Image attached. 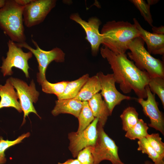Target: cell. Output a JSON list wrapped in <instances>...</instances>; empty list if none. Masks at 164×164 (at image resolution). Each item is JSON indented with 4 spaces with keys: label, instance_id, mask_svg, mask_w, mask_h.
I'll return each instance as SVG.
<instances>
[{
    "label": "cell",
    "instance_id": "1",
    "mask_svg": "<svg viewBox=\"0 0 164 164\" xmlns=\"http://www.w3.org/2000/svg\"><path fill=\"white\" fill-rule=\"evenodd\" d=\"M100 51L111 66L115 83L123 93L127 94L133 90L138 98H146L145 87L150 78L148 74L138 69L125 53L116 55L104 46Z\"/></svg>",
    "mask_w": 164,
    "mask_h": 164
},
{
    "label": "cell",
    "instance_id": "2",
    "mask_svg": "<svg viewBox=\"0 0 164 164\" xmlns=\"http://www.w3.org/2000/svg\"><path fill=\"white\" fill-rule=\"evenodd\" d=\"M102 44L116 55L125 53L129 42L140 37L134 24L123 21H109L104 25L100 33Z\"/></svg>",
    "mask_w": 164,
    "mask_h": 164
},
{
    "label": "cell",
    "instance_id": "3",
    "mask_svg": "<svg viewBox=\"0 0 164 164\" xmlns=\"http://www.w3.org/2000/svg\"><path fill=\"white\" fill-rule=\"evenodd\" d=\"M24 7L15 0H8L0 9V28L16 43H22L26 40L23 18Z\"/></svg>",
    "mask_w": 164,
    "mask_h": 164
},
{
    "label": "cell",
    "instance_id": "4",
    "mask_svg": "<svg viewBox=\"0 0 164 164\" xmlns=\"http://www.w3.org/2000/svg\"><path fill=\"white\" fill-rule=\"evenodd\" d=\"M145 42L140 37L131 41L128 45L130 52L127 55L129 59L134 62L139 70L146 71L150 77H160L164 78L163 62L152 56L146 49Z\"/></svg>",
    "mask_w": 164,
    "mask_h": 164
},
{
    "label": "cell",
    "instance_id": "5",
    "mask_svg": "<svg viewBox=\"0 0 164 164\" xmlns=\"http://www.w3.org/2000/svg\"><path fill=\"white\" fill-rule=\"evenodd\" d=\"M102 125L97 123V137L95 144L90 146L94 164H99L104 160L112 164H125L119 156L118 147L115 142L104 131Z\"/></svg>",
    "mask_w": 164,
    "mask_h": 164
},
{
    "label": "cell",
    "instance_id": "6",
    "mask_svg": "<svg viewBox=\"0 0 164 164\" xmlns=\"http://www.w3.org/2000/svg\"><path fill=\"white\" fill-rule=\"evenodd\" d=\"M32 41L36 49L32 48L26 42L21 43H16L19 46L29 50L36 57L38 64L39 71L37 75V81L40 84L46 79V70L50 63L53 61L58 63L64 62L65 54L59 48L56 47L51 50L46 51L40 48L34 40L32 39Z\"/></svg>",
    "mask_w": 164,
    "mask_h": 164
},
{
    "label": "cell",
    "instance_id": "7",
    "mask_svg": "<svg viewBox=\"0 0 164 164\" xmlns=\"http://www.w3.org/2000/svg\"><path fill=\"white\" fill-rule=\"evenodd\" d=\"M8 50L5 58L2 59L1 71L4 77L10 75L13 72V67H15L22 70L27 78H29V68L28 61L32 56L30 51L24 52L22 48L17 45L16 43L10 39L7 43Z\"/></svg>",
    "mask_w": 164,
    "mask_h": 164
},
{
    "label": "cell",
    "instance_id": "8",
    "mask_svg": "<svg viewBox=\"0 0 164 164\" xmlns=\"http://www.w3.org/2000/svg\"><path fill=\"white\" fill-rule=\"evenodd\" d=\"M10 82L17 91L19 102L24 113L22 124L25 122V118L30 113H33L40 117L35 110L33 103L38 99L39 93L36 89L35 84L32 80L29 86L24 81L19 79L11 77Z\"/></svg>",
    "mask_w": 164,
    "mask_h": 164
},
{
    "label": "cell",
    "instance_id": "9",
    "mask_svg": "<svg viewBox=\"0 0 164 164\" xmlns=\"http://www.w3.org/2000/svg\"><path fill=\"white\" fill-rule=\"evenodd\" d=\"M56 0H33L25 6L23 12L24 24L30 28L43 22L55 6Z\"/></svg>",
    "mask_w": 164,
    "mask_h": 164
},
{
    "label": "cell",
    "instance_id": "10",
    "mask_svg": "<svg viewBox=\"0 0 164 164\" xmlns=\"http://www.w3.org/2000/svg\"><path fill=\"white\" fill-rule=\"evenodd\" d=\"M98 119L95 118L90 124L82 132H71L68 133V149L72 156L77 158L79 152L84 148L93 146L97 137V125Z\"/></svg>",
    "mask_w": 164,
    "mask_h": 164
},
{
    "label": "cell",
    "instance_id": "11",
    "mask_svg": "<svg viewBox=\"0 0 164 164\" xmlns=\"http://www.w3.org/2000/svg\"><path fill=\"white\" fill-rule=\"evenodd\" d=\"M101 85V96L106 104L111 115L115 107L124 100H130L132 97L120 92L116 89L113 74H104L102 72L97 73Z\"/></svg>",
    "mask_w": 164,
    "mask_h": 164
},
{
    "label": "cell",
    "instance_id": "12",
    "mask_svg": "<svg viewBox=\"0 0 164 164\" xmlns=\"http://www.w3.org/2000/svg\"><path fill=\"white\" fill-rule=\"evenodd\" d=\"M70 18L79 24L84 29L86 34V39L91 45L92 54L94 56H96L103 42L102 36L99 30L101 23V21L97 18L93 17L86 21L83 20L77 13L71 14Z\"/></svg>",
    "mask_w": 164,
    "mask_h": 164
},
{
    "label": "cell",
    "instance_id": "13",
    "mask_svg": "<svg viewBox=\"0 0 164 164\" xmlns=\"http://www.w3.org/2000/svg\"><path fill=\"white\" fill-rule=\"evenodd\" d=\"M147 99L138 98V103L142 106L145 115L149 117L150 123L148 126L153 128L164 135V119L162 113L159 110L155 94L150 91L148 85L145 87Z\"/></svg>",
    "mask_w": 164,
    "mask_h": 164
},
{
    "label": "cell",
    "instance_id": "14",
    "mask_svg": "<svg viewBox=\"0 0 164 164\" xmlns=\"http://www.w3.org/2000/svg\"><path fill=\"white\" fill-rule=\"evenodd\" d=\"M134 24L139 32L140 37L145 43L147 51L151 54L163 55L164 35L151 33L144 29L137 19H133Z\"/></svg>",
    "mask_w": 164,
    "mask_h": 164
},
{
    "label": "cell",
    "instance_id": "15",
    "mask_svg": "<svg viewBox=\"0 0 164 164\" xmlns=\"http://www.w3.org/2000/svg\"><path fill=\"white\" fill-rule=\"evenodd\" d=\"M0 109L5 107H12L20 113L22 108L19 97L14 87L11 84L9 78L7 79L4 85L0 84Z\"/></svg>",
    "mask_w": 164,
    "mask_h": 164
},
{
    "label": "cell",
    "instance_id": "16",
    "mask_svg": "<svg viewBox=\"0 0 164 164\" xmlns=\"http://www.w3.org/2000/svg\"><path fill=\"white\" fill-rule=\"evenodd\" d=\"M83 105V101L74 98L58 99L55 101L51 113L55 116L61 114H68L77 118Z\"/></svg>",
    "mask_w": 164,
    "mask_h": 164
},
{
    "label": "cell",
    "instance_id": "17",
    "mask_svg": "<svg viewBox=\"0 0 164 164\" xmlns=\"http://www.w3.org/2000/svg\"><path fill=\"white\" fill-rule=\"evenodd\" d=\"M88 102L94 116L98 119V123L104 127L108 117L111 115L101 93H98L94 95Z\"/></svg>",
    "mask_w": 164,
    "mask_h": 164
},
{
    "label": "cell",
    "instance_id": "18",
    "mask_svg": "<svg viewBox=\"0 0 164 164\" xmlns=\"http://www.w3.org/2000/svg\"><path fill=\"white\" fill-rule=\"evenodd\" d=\"M99 79L96 75L89 77L74 98L82 101H88L93 96L101 91Z\"/></svg>",
    "mask_w": 164,
    "mask_h": 164
},
{
    "label": "cell",
    "instance_id": "19",
    "mask_svg": "<svg viewBox=\"0 0 164 164\" xmlns=\"http://www.w3.org/2000/svg\"><path fill=\"white\" fill-rule=\"evenodd\" d=\"M89 77V74H86L76 80L68 81L64 92L60 96L57 97L58 99H70L75 97Z\"/></svg>",
    "mask_w": 164,
    "mask_h": 164
},
{
    "label": "cell",
    "instance_id": "20",
    "mask_svg": "<svg viewBox=\"0 0 164 164\" xmlns=\"http://www.w3.org/2000/svg\"><path fill=\"white\" fill-rule=\"evenodd\" d=\"M138 151L148 155L154 164H164V158L162 157L149 144L146 138L138 140Z\"/></svg>",
    "mask_w": 164,
    "mask_h": 164
},
{
    "label": "cell",
    "instance_id": "21",
    "mask_svg": "<svg viewBox=\"0 0 164 164\" xmlns=\"http://www.w3.org/2000/svg\"><path fill=\"white\" fill-rule=\"evenodd\" d=\"M77 118L78 120L77 133L82 132L94 120L95 118L89 106L88 101L83 102V105Z\"/></svg>",
    "mask_w": 164,
    "mask_h": 164
},
{
    "label": "cell",
    "instance_id": "22",
    "mask_svg": "<svg viewBox=\"0 0 164 164\" xmlns=\"http://www.w3.org/2000/svg\"><path fill=\"white\" fill-rule=\"evenodd\" d=\"M138 114L133 107L129 106L125 108L120 115L122 121V129L127 132L137 123Z\"/></svg>",
    "mask_w": 164,
    "mask_h": 164
},
{
    "label": "cell",
    "instance_id": "23",
    "mask_svg": "<svg viewBox=\"0 0 164 164\" xmlns=\"http://www.w3.org/2000/svg\"><path fill=\"white\" fill-rule=\"evenodd\" d=\"M148 129L149 127L147 124L142 119H139L136 124L126 132L125 136L131 140H139L146 137L149 134Z\"/></svg>",
    "mask_w": 164,
    "mask_h": 164
},
{
    "label": "cell",
    "instance_id": "24",
    "mask_svg": "<svg viewBox=\"0 0 164 164\" xmlns=\"http://www.w3.org/2000/svg\"><path fill=\"white\" fill-rule=\"evenodd\" d=\"M68 81H62L56 83H52L46 79L40 84L42 91L45 93L53 94L57 97L60 96L64 92Z\"/></svg>",
    "mask_w": 164,
    "mask_h": 164
},
{
    "label": "cell",
    "instance_id": "25",
    "mask_svg": "<svg viewBox=\"0 0 164 164\" xmlns=\"http://www.w3.org/2000/svg\"><path fill=\"white\" fill-rule=\"evenodd\" d=\"M148 85L151 92L157 95L164 106V78L150 77Z\"/></svg>",
    "mask_w": 164,
    "mask_h": 164
},
{
    "label": "cell",
    "instance_id": "26",
    "mask_svg": "<svg viewBox=\"0 0 164 164\" xmlns=\"http://www.w3.org/2000/svg\"><path fill=\"white\" fill-rule=\"evenodd\" d=\"M30 134L28 132L24 134L19 136L17 139L13 141L5 140L2 137H0V164H3L6 162L5 157V152L9 147L19 144L26 138L29 137Z\"/></svg>",
    "mask_w": 164,
    "mask_h": 164
},
{
    "label": "cell",
    "instance_id": "27",
    "mask_svg": "<svg viewBox=\"0 0 164 164\" xmlns=\"http://www.w3.org/2000/svg\"><path fill=\"white\" fill-rule=\"evenodd\" d=\"M132 2L139 10L145 20L151 26L153 20L150 11V5L143 0H131Z\"/></svg>",
    "mask_w": 164,
    "mask_h": 164
},
{
    "label": "cell",
    "instance_id": "28",
    "mask_svg": "<svg viewBox=\"0 0 164 164\" xmlns=\"http://www.w3.org/2000/svg\"><path fill=\"white\" fill-rule=\"evenodd\" d=\"M150 145L163 158H164V143L158 133L148 134L146 137Z\"/></svg>",
    "mask_w": 164,
    "mask_h": 164
},
{
    "label": "cell",
    "instance_id": "29",
    "mask_svg": "<svg viewBox=\"0 0 164 164\" xmlns=\"http://www.w3.org/2000/svg\"><path fill=\"white\" fill-rule=\"evenodd\" d=\"M77 158L82 164H94V160L90 146L86 147L80 151Z\"/></svg>",
    "mask_w": 164,
    "mask_h": 164
},
{
    "label": "cell",
    "instance_id": "30",
    "mask_svg": "<svg viewBox=\"0 0 164 164\" xmlns=\"http://www.w3.org/2000/svg\"><path fill=\"white\" fill-rule=\"evenodd\" d=\"M153 33L160 35H164V26H162L157 27L153 26L152 28Z\"/></svg>",
    "mask_w": 164,
    "mask_h": 164
},
{
    "label": "cell",
    "instance_id": "31",
    "mask_svg": "<svg viewBox=\"0 0 164 164\" xmlns=\"http://www.w3.org/2000/svg\"><path fill=\"white\" fill-rule=\"evenodd\" d=\"M58 164H82L77 159H69L63 163L58 162Z\"/></svg>",
    "mask_w": 164,
    "mask_h": 164
},
{
    "label": "cell",
    "instance_id": "32",
    "mask_svg": "<svg viewBox=\"0 0 164 164\" xmlns=\"http://www.w3.org/2000/svg\"><path fill=\"white\" fill-rule=\"evenodd\" d=\"M33 0H15L16 2L19 5L25 7L26 6Z\"/></svg>",
    "mask_w": 164,
    "mask_h": 164
},
{
    "label": "cell",
    "instance_id": "33",
    "mask_svg": "<svg viewBox=\"0 0 164 164\" xmlns=\"http://www.w3.org/2000/svg\"><path fill=\"white\" fill-rule=\"evenodd\" d=\"M158 0H147V3L150 5L154 4H155L157 3L158 2Z\"/></svg>",
    "mask_w": 164,
    "mask_h": 164
},
{
    "label": "cell",
    "instance_id": "34",
    "mask_svg": "<svg viewBox=\"0 0 164 164\" xmlns=\"http://www.w3.org/2000/svg\"><path fill=\"white\" fill-rule=\"evenodd\" d=\"M5 2V0H0V9L4 5Z\"/></svg>",
    "mask_w": 164,
    "mask_h": 164
},
{
    "label": "cell",
    "instance_id": "35",
    "mask_svg": "<svg viewBox=\"0 0 164 164\" xmlns=\"http://www.w3.org/2000/svg\"><path fill=\"white\" fill-rule=\"evenodd\" d=\"M144 164H154L153 163L150 161L147 160L146 161Z\"/></svg>",
    "mask_w": 164,
    "mask_h": 164
},
{
    "label": "cell",
    "instance_id": "36",
    "mask_svg": "<svg viewBox=\"0 0 164 164\" xmlns=\"http://www.w3.org/2000/svg\"></svg>",
    "mask_w": 164,
    "mask_h": 164
},
{
    "label": "cell",
    "instance_id": "37",
    "mask_svg": "<svg viewBox=\"0 0 164 164\" xmlns=\"http://www.w3.org/2000/svg\"></svg>",
    "mask_w": 164,
    "mask_h": 164
}]
</instances>
